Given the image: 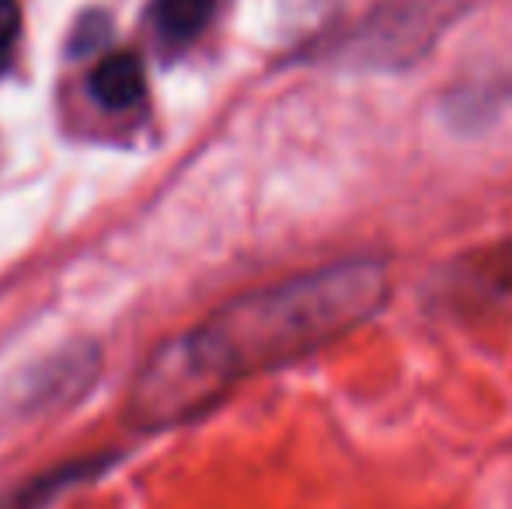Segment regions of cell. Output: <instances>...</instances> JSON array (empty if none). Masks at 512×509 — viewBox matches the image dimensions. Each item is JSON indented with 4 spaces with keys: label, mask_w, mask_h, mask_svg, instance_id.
Segmentation results:
<instances>
[{
    "label": "cell",
    "mask_w": 512,
    "mask_h": 509,
    "mask_svg": "<svg viewBox=\"0 0 512 509\" xmlns=\"http://www.w3.org/2000/svg\"><path fill=\"white\" fill-rule=\"evenodd\" d=\"M391 297L380 258H345L230 300L168 339L129 391V422L168 429L209 412L237 381L283 367L370 321Z\"/></svg>",
    "instance_id": "cell-1"
},
{
    "label": "cell",
    "mask_w": 512,
    "mask_h": 509,
    "mask_svg": "<svg viewBox=\"0 0 512 509\" xmlns=\"http://www.w3.org/2000/svg\"><path fill=\"white\" fill-rule=\"evenodd\" d=\"M464 14V0H384L324 46L321 60L366 74H401L418 67Z\"/></svg>",
    "instance_id": "cell-2"
},
{
    "label": "cell",
    "mask_w": 512,
    "mask_h": 509,
    "mask_svg": "<svg viewBox=\"0 0 512 509\" xmlns=\"http://www.w3.org/2000/svg\"><path fill=\"white\" fill-rule=\"evenodd\" d=\"M91 98L102 109H129L143 98V63L133 53H112L91 74Z\"/></svg>",
    "instance_id": "cell-3"
},
{
    "label": "cell",
    "mask_w": 512,
    "mask_h": 509,
    "mask_svg": "<svg viewBox=\"0 0 512 509\" xmlns=\"http://www.w3.org/2000/svg\"><path fill=\"white\" fill-rule=\"evenodd\" d=\"M213 7V0H157V32L168 42H175V46H185V42H192L209 25Z\"/></svg>",
    "instance_id": "cell-4"
},
{
    "label": "cell",
    "mask_w": 512,
    "mask_h": 509,
    "mask_svg": "<svg viewBox=\"0 0 512 509\" xmlns=\"http://www.w3.org/2000/svg\"><path fill=\"white\" fill-rule=\"evenodd\" d=\"M18 35H21V4L18 0H0V74L11 63Z\"/></svg>",
    "instance_id": "cell-5"
},
{
    "label": "cell",
    "mask_w": 512,
    "mask_h": 509,
    "mask_svg": "<svg viewBox=\"0 0 512 509\" xmlns=\"http://www.w3.org/2000/svg\"><path fill=\"white\" fill-rule=\"evenodd\" d=\"M105 35H108V18H105V14L102 11L84 14V18L77 21V28H74V39H70V56L91 53L98 42H105Z\"/></svg>",
    "instance_id": "cell-6"
}]
</instances>
